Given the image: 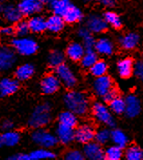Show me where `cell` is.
Listing matches in <instances>:
<instances>
[{
	"mask_svg": "<svg viewBox=\"0 0 143 160\" xmlns=\"http://www.w3.org/2000/svg\"><path fill=\"white\" fill-rule=\"evenodd\" d=\"M64 103L67 110L73 111L77 116H84L90 109V101L88 96L83 92L71 90L65 93Z\"/></svg>",
	"mask_w": 143,
	"mask_h": 160,
	"instance_id": "cell-1",
	"label": "cell"
},
{
	"mask_svg": "<svg viewBox=\"0 0 143 160\" xmlns=\"http://www.w3.org/2000/svg\"><path fill=\"white\" fill-rule=\"evenodd\" d=\"M52 120V106L48 102H43L37 105L31 113L28 125L33 128L47 126Z\"/></svg>",
	"mask_w": 143,
	"mask_h": 160,
	"instance_id": "cell-2",
	"label": "cell"
},
{
	"mask_svg": "<svg viewBox=\"0 0 143 160\" xmlns=\"http://www.w3.org/2000/svg\"><path fill=\"white\" fill-rule=\"evenodd\" d=\"M11 44L13 49L23 56L33 55L38 50V44L35 40L26 36H18L13 39Z\"/></svg>",
	"mask_w": 143,
	"mask_h": 160,
	"instance_id": "cell-3",
	"label": "cell"
},
{
	"mask_svg": "<svg viewBox=\"0 0 143 160\" xmlns=\"http://www.w3.org/2000/svg\"><path fill=\"white\" fill-rule=\"evenodd\" d=\"M31 138L34 144L44 148H53L58 143L56 135L43 128H35L31 135Z\"/></svg>",
	"mask_w": 143,
	"mask_h": 160,
	"instance_id": "cell-4",
	"label": "cell"
},
{
	"mask_svg": "<svg viewBox=\"0 0 143 160\" xmlns=\"http://www.w3.org/2000/svg\"><path fill=\"white\" fill-rule=\"evenodd\" d=\"M92 112L97 121L109 128H114L116 125L115 118L111 114V110L102 102H95L92 106Z\"/></svg>",
	"mask_w": 143,
	"mask_h": 160,
	"instance_id": "cell-5",
	"label": "cell"
},
{
	"mask_svg": "<svg viewBox=\"0 0 143 160\" xmlns=\"http://www.w3.org/2000/svg\"><path fill=\"white\" fill-rule=\"evenodd\" d=\"M55 74L59 78L61 83L68 89H73L77 84V77L74 72L65 63H62L55 68Z\"/></svg>",
	"mask_w": 143,
	"mask_h": 160,
	"instance_id": "cell-6",
	"label": "cell"
},
{
	"mask_svg": "<svg viewBox=\"0 0 143 160\" xmlns=\"http://www.w3.org/2000/svg\"><path fill=\"white\" fill-rule=\"evenodd\" d=\"M17 62L15 50L8 46H0V72H8L14 67Z\"/></svg>",
	"mask_w": 143,
	"mask_h": 160,
	"instance_id": "cell-7",
	"label": "cell"
},
{
	"mask_svg": "<svg viewBox=\"0 0 143 160\" xmlns=\"http://www.w3.org/2000/svg\"><path fill=\"white\" fill-rule=\"evenodd\" d=\"M61 84L62 83L56 74L49 73L43 76L40 83V88L43 94L52 95L59 91Z\"/></svg>",
	"mask_w": 143,
	"mask_h": 160,
	"instance_id": "cell-8",
	"label": "cell"
},
{
	"mask_svg": "<svg viewBox=\"0 0 143 160\" xmlns=\"http://www.w3.org/2000/svg\"><path fill=\"white\" fill-rule=\"evenodd\" d=\"M113 87H115L114 82H113L112 79L107 74L100 76V77H96L93 85L94 93L101 98L108 92H110Z\"/></svg>",
	"mask_w": 143,
	"mask_h": 160,
	"instance_id": "cell-9",
	"label": "cell"
},
{
	"mask_svg": "<svg viewBox=\"0 0 143 160\" xmlns=\"http://www.w3.org/2000/svg\"><path fill=\"white\" fill-rule=\"evenodd\" d=\"M95 129L91 124H83L74 130V140L80 144H87L95 138Z\"/></svg>",
	"mask_w": 143,
	"mask_h": 160,
	"instance_id": "cell-10",
	"label": "cell"
},
{
	"mask_svg": "<svg viewBox=\"0 0 143 160\" xmlns=\"http://www.w3.org/2000/svg\"><path fill=\"white\" fill-rule=\"evenodd\" d=\"M17 7L22 16L31 17L42 10L43 3L39 0H21Z\"/></svg>",
	"mask_w": 143,
	"mask_h": 160,
	"instance_id": "cell-11",
	"label": "cell"
},
{
	"mask_svg": "<svg viewBox=\"0 0 143 160\" xmlns=\"http://www.w3.org/2000/svg\"><path fill=\"white\" fill-rule=\"evenodd\" d=\"M86 27L94 34H101L107 30L108 24L104 17L99 15H91L87 18Z\"/></svg>",
	"mask_w": 143,
	"mask_h": 160,
	"instance_id": "cell-12",
	"label": "cell"
},
{
	"mask_svg": "<svg viewBox=\"0 0 143 160\" xmlns=\"http://www.w3.org/2000/svg\"><path fill=\"white\" fill-rule=\"evenodd\" d=\"M84 157L90 160H102L105 158L104 151L98 142H89L84 148Z\"/></svg>",
	"mask_w": 143,
	"mask_h": 160,
	"instance_id": "cell-13",
	"label": "cell"
},
{
	"mask_svg": "<svg viewBox=\"0 0 143 160\" xmlns=\"http://www.w3.org/2000/svg\"><path fill=\"white\" fill-rule=\"evenodd\" d=\"M19 81L11 77H5L0 80V95L3 97L10 96L17 92L19 89Z\"/></svg>",
	"mask_w": 143,
	"mask_h": 160,
	"instance_id": "cell-14",
	"label": "cell"
},
{
	"mask_svg": "<svg viewBox=\"0 0 143 160\" xmlns=\"http://www.w3.org/2000/svg\"><path fill=\"white\" fill-rule=\"evenodd\" d=\"M55 135L58 142L64 145H69L74 140V128L60 124L56 128Z\"/></svg>",
	"mask_w": 143,
	"mask_h": 160,
	"instance_id": "cell-15",
	"label": "cell"
},
{
	"mask_svg": "<svg viewBox=\"0 0 143 160\" xmlns=\"http://www.w3.org/2000/svg\"><path fill=\"white\" fill-rule=\"evenodd\" d=\"M125 101H126L125 114L127 115V117L135 118L136 116H138L141 110V104L140 99L134 94H130L127 96Z\"/></svg>",
	"mask_w": 143,
	"mask_h": 160,
	"instance_id": "cell-16",
	"label": "cell"
},
{
	"mask_svg": "<svg viewBox=\"0 0 143 160\" xmlns=\"http://www.w3.org/2000/svg\"><path fill=\"white\" fill-rule=\"evenodd\" d=\"M0 13L9 23L17 24L22 18V14L18 8V7H15L13 5L0 6Z\"/></svg>",
	"mask_w": 143,
	"mask_h": 160,
	"instance_id": "cell-17",
	"label": "cell"
},
{
	"mask_svg": "<svg viewBox=\"0 0 143 160\" xmlns=\"http://www.w3.org/2000/svg\"><path fill=\"white\" fill-rule=\"evenodd\" d=\"M134 62L131 58H123L120 60L117 63V71L119 75L123 79L130 78L134 72Z\"/></svg>",
	"mask_w": 143,
	"mask_h": 160,
	"instance_id": "cell-18",
	"label": "cell"
},
{
	"mask_svg": "<svg viewBox=\"0 0 143 160\" xmlns=\"http://www.w3.org/2000/svg\"><path fill=\"white\" fill-rule=\"evenodd\" d=\"M84 52H85V48H84V44L76 42H71L67 46L66 52H65L66 56L74 62L81 61L84 56Z\"/></svg>",
	"mask_w": 143,
	"mask_h": 160,
	"instance_id": "cell-19",
	"label": "cell"
},
{
	"mask_svg": "<svg viewBox=\"0 0 143 160\" xmlns=\"http://www.w3.org/2000/svg\"><path fill=\"white\" fill-rule=\"evenodd\" d=\"M94 50L96 51L97 53H99L101 55L109 56V55H111L113 53L114 46H113L112 42L110 40L109 38L102 37V38H100L96 41Z\"/></svg>",
	"mask_w": 143,
	"mask_h": 160,
	"instance_id": "cell-20",
	"label": "cell"
},
{
	"mask_svg": "<svg viewBox=\"0 0 143 160\" xmlns=\"http://www.w3.org/2000/svg\"><path fill=\"white\" fill-rule=\"evenodd\" d=\"M64 17L54 14L48 19H46L47 30L53 34H58L62 32L64 28Z\"/></svg>",
	"mask_w": 143,
	"mask_h": 160,
	"instance_id": "cell-21",
	"label": "cell"
},
{
	"mask_svg": "<svg viewBox=\"0 0 143 160\" xmlns=\"http://www.w3.org/2000/svg\"><path fill=\"white\" fill-rule=\"evenodd\" d=\"M120 45L124 50H133L140 42V36L136 33H129L121 36L119 40Z\"/></svg>",
	"mask_w": 143,
	"mask_h": 160,
	"instance_id": "cell-22",
	"label": "cell"
},
{
	"mask_svg": "<svg viewBox=\"0 0 143 160\" xmlns=\"http://www.w3.org/2000/svg\"><path fill=\"white\" fill-rule=\"evenodd\" d=\"M34 66L31 63H24L18 66L15 72V75L18 81H27L34 74Z\"/></svg>",
	"mask_w": 143,
	"mask_h": 160,
	"instance_id": "cell-23",
	"label": "cell"
},
{
	"mask_svg": "<svg viewBox=\"0 0 143 160\" xmlns=\"http://www.w3.org/2000/svg\"><path fill=\"white\" fill-rule=\"evenodd\" d=\"M28 25L29 29L33 33H43L45 30H47V25H46V19L40 16H34L28 20Z\"/></svg>",
	"mask_w": 143,
	"mask_h": 160,
	"instance_id": "cell-24",
	"label": "cell"
},
{
	"mask_svg": "<svg viewBox=\"0 0 143 160\" xmlns=\"http://www.w3.org/2000/svg\"><path fill=\"white\" fill-rule=\"evenodd\" d=\"M78 35L80 38L83 40V44H84L85 51L87 50H94L95 46V39L92 35V32L87 28V27H82L78 30Z\"/></svg>",
	"mask_w": 143,
	"mask_h": 160,
	"instance_id": "cell-25",
	"label": "cell"
},
{
	"mask_svg": "<svg viewBox=\"0 0 143 160\" xmlns=\"http://www.w3.org/2000/svg\"><path fill=\"white\" fill-rule=\"evenodd\" d=\"M63 17H64L65 23L75 24V23L80 22L83 19L84 15H83V12L81 9L75 7V6H74V5H72L70 7V8L66 11V13L63 16Z\"/></svg>",
	"mask_w": 143,
	"mask_h": 160,
	"instance_id": "cell-26",
	"label": "cell"
},
{
	"mask_svg": "<svg viewBox=\"0 0 143 160\" xmlns=\"http://www.w3.org/2000/svg\"><path fill=\"white\" fill-rule=\"evenodd\" d=\"M73 4L70 0H51L50 7L54 14L63 17Z\"/></svg>",
	"mask_w": 143,
	"mask_h": 160,
	"instance_id": "cell-27",
	"label": "cell"
},
{
	"mask_svg": "<svg viewBox=\"0 0 143 160\" xmlns=\"http://www.w3.org/2000/svg\"><path fill=\"white\" fill-rule=\"evenodd\" d=\"M60 124L65 125V126L71 127V128H75L78 124V118L75 113H74L71 110H65L61 112L58 117Z\"/></svg>",
	"mask_w": 143,
	"mask_h": 160,
	"instance_id": "cell-28",
	"label": "cell"
},
{
	"mask_svg": "<svg viewBox=\"0 0 143 160\" xmlns=\"http://www.w3.org/2000/svg\"><path fill=\"white\" fill-rule=\"evenodd\" d=\"M110 139L114 143V145L118 146L121 148L127 147L129 138L127 135L120 129H114L110 132Z\"/></svg>",
	"mask_w": 143,
	"mask_h": 160,
	"instance_id": "cell-29",
	"label": "cell"
},
{
	"mask_svg": "<svg viewBox=\"0 0 143 160\" xmlns=\"http://www.w3.org/2000/svg\"><path fill=\"white\" fill-rule=\"evenodd\" d=\"M31 160H42V159H54L55 158V154L51 151L50 148H41L32 152L30 155Z\"/></svg>",
	"mask_w": 143,
	"mask_h": 160,
	"instance_id": "cell-30",
	"label": "cell"
},
{
	"mask_svg": "<svg viewBox=\"0 0 143 160\" xmlns=\"http://www.w3.org/2000/svg\"><path fill=\"white\" fill-rule=\"evenodd\" d=\"M2 138H3L4 146L14 147V146H17V144L19 143L21 137H20V134L17 131L8 130L2 135Z\"/></svg>",
	"mask_w": 143,
	"mask_h": 160,
	"instance_id": "cell-31",
	"label": "cell"
},
{
	"mask_svg": "<svg viewBox=\"0 0 143 160\" xmlns=\"http://www.w3.org/2000/svg\"><path fill=\"white\" fill-rule=\"evenodd\" d=\"M98 61V54L94 50L85 51L83 58L81 59V64L84 68H90Z\"/></svg>",
	"mask_w": 143,
	"mask_h": 160,
	"instance_id": "cell-32",
	"label": "cell"
},
{
	"mask_svg": "<svg viewBox=\"0 0 143 160\" xmlns=\"http://www.w3.org/2000/svg\"><path fill=\"white\" fill-rule=\"evenodd\" d=\"M125 108H126V101L121 97H116L114 100L110 102V110L114 114L120 115L122 113H125Z\"/></svg>",
	"mask_w": 143,
	"mask_h": 160,
	"instance_id": "cell-33",
	"label": "cell"
},
{
	"mask_svg": "<svg viewBox=\"0 0 143 160\" xmlns=\"http://www.w3.org/2000/svg\"><path fill=\"white\" fill-rule=\"evenodd\" d=\"M108 71V64L103 60H98L92 67L90 68V72L93 77H100L105 75Z\"/></svg>",
	"mask_w": 143,
	"mask_h": 160,
	"instance_id": "cell-34",
	"label": "cell"
},
{
	"mask_svg": "<svg viewBox=\"0 0 143 160\" xmlns=\"http://www.w3.org/2000/svg\"><path fill=\"white\" fill-rule=\"evenodd\" d=\"M103 17H104L105 21L107 22V24L109 25H110L111 27H113L114 29H120V28L122 26L121 18H120L118 14H116L115 12L107 11V12L103 15Z\"/></svg>",
	"mask_w": 143,
	"mask_h": 160,
	"instance_id": "cell-35",
	"label": "cell"
},
{
	"mask_svg": "<svg viewBox=\"0 0 143 160\" xmlns=\"http://www.w3.org/2000/svg\"><path fill=\"white\" fill-rule=\"evenodd\" d=\"M125 157L128 160H143V149L137 145H131L126 149Z\"/></svg>",
	"mask_w": 143,
	"mask_h": 160,
	"instance_id": "cell-36",
	"label": "cell"
},
{
	"mask_svg": "<svg viewBox=\"0 0 143 160\" xmlns=\"http://www.w3.org/2000/svg\"><path fill=\"white\" fill-rule=\"evenodd\" d=\"M48 63L51 67L56 68L64 62V54L59 50H54L48 55Z\"/></svg>",
	"mask_w": 143,
	"mask_h": 160,
	"instance_id": "cell-37",
	"label": "cell"
},
{
	"mask_svg": "<svg viewBox=\"0 0 143 160\" xmlns=\"http://www.w3.org/2000/svg\"><path fill=\"white\" fill-rule=\"evenodd\" d=\"M123 148H120L116 145L109 147L105 151H104V156L105 158L108 160H120L121 159L123 156Z\"/></svg>",
	"mask_w": 143,
	"mask_h": 160,
	"instance_id": "cell-38",
	"label": "cell"
},
{
	"mask_svg": "<svg viewBox=\"0 0 143 160\" xmlns=\"http://www.w3.org/2000/svg\"><path fill=\"white\" fill-rule=\"evenodd\" d=\"M95 140L99 144L107 143L110 139V131L107 128H101L99 129L95 133Z\"/></svg>",
	"mask_w": 143,
	"mask_h": 160,
	"instance_id": "cell-39",
	"label": "cell"
},
{
	"mask_svg": "<svg viewBox=\"0 0 143 160\" xmlns=\"http://www.w3.org/2000/svg\"><path fill=\"white\" fill-rule=\"evenodd\" d=\"M29 25L27 22L25 21H19L17 22L15 26V34L17 36H26V34L29 33Z\"/></svg>",
	"mask_w": 143,
	"mask_h": 160,
	"instance_id": "cell-40",
	"label": "cell"
},
{
	"mask_svg": "<svg viewBox=\"0 0 143 160\" xmlns=\"http://www.w3.org/2000/svg\"><path fill=\"white\" fill-rule=\"evenodd\" d=\"M64 158L66 160H84L85 157L84 152L78 149H70L65 153Z\"/></svg>",
	"mask_w": 143,
	"mask_h": 160,
	"instance_id": "cell-41",
	"label": "cell"
},
{
	"mask_svg": "<svg viewBox=\"0 0 143 160\" xmlns=\"http://www.w3.org/2000/svg\"><path fill=\"white\" fill-rule=\"evenodd\" d=\"M119 96V92L118 90L115 88V87H113L110 92L106 93L103 97H102V100L104 102H106V103H110V101H112V100H114L116 97H118Z\"/></svg>",
	"mask_w": 143,
	"mask_h": 160,
	"instance_id": "cell-42",
	"label": "cell"
},
{
	"mask_svg": "<svg viewBox=\"0 0 143 160\" xmlns=\"http://www.w3.org/2000/svg\"><path fill=\"white\" fill-rule=\"evenodd\" d=\"M134 72L137 77L143 82V56L136 62L134 66Z\"/></svg>",
	"mask_w": 143,
	"mask_h": 160,
	"instance_id": "cell-43",
	"label": "cell"
},
{
	"mask_svg": "<svg viewBox=\"0 0 143 160\" xmlns=\"http://www.w3.org/2000/svg\"><path fill=\"white\" fill-rule=\"evenodd\" d=\"M14 34H15V28H13L12 26H5L0 29V34L2 36L9 37L12 36Z\"/></svg>",
	"mask_w": 143,
	"mask_h": 160,
	"instance_id": "cell-44",
	"label": "cell"
},
{
	"mask_svg": "<svg viewBox=\"0 0 143 160\" xmlns=\"http://www.w3.org/2000/svg\"><path fill=\"white\" fill-rule=\"evenodd\" d=\"M14 127V124L11 120H4L2 123H1V128L8 131V130H11Z\"/></svg>",
	"mask_w": 143,
	"mask_h": 160,
	"instance_id": "cell-45",
	"label": "cell"
},
{
	"mask_svg": "<svg viewBox=\"0 0 143 160\" xmlns=\"http://www.w3.org/2000/svg\"><path fill=\"white\" fill-rule=\"evenodd\" d=\"M9 159L29 160L30 159V156H29V155H25V154H17V155H14V156L10 157V158H9Z\"/></svg>",
	"mask_w": 143,
	"mask_h": 160,
	"instance_id": "cell-46",
	"label": "cell"
},
{
	"mask_svg": "<svg viewBox=\"0 0 143 160\" xmlns=\"http://www.w3.org/2000/svg\"><path fill=\"white\" fill-rule=\"evenodd\" d=\"M101 5L106 7V8H111L113 6H115L116 4V0H97Z\"/></svg>",
	"mask_w": 143,
	"mask_h": 160,
	"instance_id": "cell-47",
	"label": "cell"
},
{
	"mask_svg": "<svg viewBox=\"0 0 143 160\" xmlns=\"http://www.w3.org/2000/svg\"><path fill=\"white\" fill-rule=\"evenodd\" d=\"M4 146V142H3V138H2V135H0V148Z\"/></svg>",
	"mask_w": 143,
	"mask_h": 160,
	"instance_id": "cell-48",
	"label": "cell"
},
{
	"mask_svg": "<svg viewBox=\"0 0 143 160\" xmlns=\"http://www.w3.org/2000/svg\"><path fill=\"white\" fill-rule=\"evenodd\" d=\"M39 1H41L43 4V3H49V2H51V0H39Z\"/></svg>",
	"mask_w": 143,
	"mask_h": 160,
	"instance_id": "cell-49",
	"label": "cell"
},
{
	"mask_svg": "<svg viewBox=\"0 0 143 160\" xmlns=\"http://www.w3.org/2000/svg\"><path fill=\"white\" fill-rule=\"evenodd\" d=\"M86 2H92V1H93V0H85Z\"/></svg>",
	"mask_w": 143,
	"mask_h": 160,
	"instance_id": "cell-50",
	"label": "cell"
}]
</instances>
